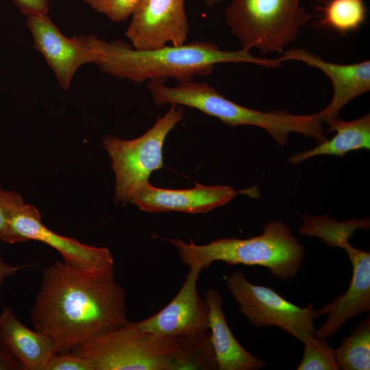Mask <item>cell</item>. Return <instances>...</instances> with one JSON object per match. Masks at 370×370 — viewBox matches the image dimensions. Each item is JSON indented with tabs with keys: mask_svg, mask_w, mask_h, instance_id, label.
I'll return each mask as SVG.
<instances>
[{
	"mask_svg": "<svg viewBox=\"0 0 370 370\" xmlns=\"http://www.w3.org/2000/svg\"><path fill=\"white\" fill-rule=\"evenodd\" d=\"M30 321L52 338L57 354L127 325V293L114 265L83 269L57 261L46 267Z\"/></svg>",
	"mask_w": 370,
	"mask_h": 370,
	"instance_id": "cell-1",
	"label": "cell"
},
{
	"mask_svg": "<svg viewBox=\"0 0 370 370\" xmlns=\"http://www.w3.org/2000/svg\"><path fill=\"white\" fill-rule=\"evenodd\" d=\"M86 36L94 53L93 64L101 72L134 83L170 78L177 82L190 81L210 75L219 64L248 63L267 69L282 65L278 58L257 57L242 48L223 50L210 41L138 49L121 40L107 41L95 34Z\"/></svg>",
	"mask_w": 370,
	"mask_h": 370,
	"instance_id": "cell-2",
	"label": "cell"
},
{
	"mask_svg": "<svg viewBox=\"0 0 370 370\" xmlns=\"http://www.w3.org/2000/svg\"><path fill=\"white\" fill-rule=\"evenodd\" d=\"M72 352L93 370L217 369L210 333L170 336L140 330L135 322L93 337Z\"/></svg>",
	"mask_w": 370,
	"mask_h": 370,
	"instance_id": "cell-3",
	"label": "cell"
},
{
	"mask_svg": "<svg viewBox=\"0 0 370 370\" xmlns=\"http://www.w3.org/2000/svg\"><path fill=\"white\" fill-rule=\"evenodd\" d=\"M147 88L158 106H187L229 126L258 127L282 146L287 143L291 133L306 136L319 143L328 139L319 112L301 115L284 110L263 112L249 108L228 99L209 84L193 80L177 82L175 86H169L163 81L150 80Z\"/></svg>",
	"mask_w": 370,
	"mask_h": 370,
	"instance_id": "cell-4",
	"label": "cell"
},
{
	"mask_svg": "<svg viewBox=\"0 0 370 370\" xmlns=\"http://www.w3.org/2000/svg\"><path fill=\"white\" fill-rule=\"evenodd\" d=\"M176 249L181 262L201 271L214 262L229 264L259 265L282 280L294 277L300 269L305 251L302 245L284 223L264 224L263 232L249 238H219L205 245L191 240H168Z\"/></svg>",
	"mask_w": 370,
	"mask_h": 370,
	"instance_id": "cell-5",
	"label": "cell"
},
{
	"mask_svg": "<svg viewBox=\"0 0 370 370\" xmlns=\"http://www.w3.org/2000/svg\"><path fill=\"white\" fill-rule=\"evenodd\" d=\"M301 0H231L225 18L241 48L282 53L312 18Z\"/></svg>",
	"mask_w": 370,
	"mask_h": 370,
	"instance_id": "cell-6",
	"label": "cell"
},
{
	"mask_svg": "<svg viewBox=\"0 0 370 370\" xmlns=\"http://www.w3.org/2000/svg\"><path fill=\"white\" fill-rule=\"evenodd\" d=\"M183 118V108L172 105L148 131L136 138L124 140L108 136L103 139L114 173V199L116 204L130 203L138 190L149 182L152 172L162 168L164 140Z\"/></svg>",
	"mask_w": 370,
	"mask_h": 370,
	"instance_id": "cell-7",
	"label": "cell"
},
{
	"mask_svg": "<svg viewBox=\"0 0 370 370\" xmlns=\"http://www.w3.org/2000/svg\"><path fill=\"white\" fill-rule=\"evenodd\" d=\"M226 284L240 311L251 324L279 327L300 341L306 334H314V321L319 315L312 304L299 307L269 287L251 283L239 271L232 273L226 279Z\"/></svg>",
	"mask_w": 370,
	"mask_h": 370,
	"instance_id": "cell-8",
	"label": "cell"
},
{
	"mask_svg": "<svg viewBox=\"0 0 370 370\" xmlns=\"http://www.w3.org/2000/svg\"><path fill=\"white\" fill-rule=\"evenodd\" d=\"M130 18L125 35L135 49L186 42L189 24L185 0H140Z\"/></svg>",
	"mask_w": 370,
	"mask_h": 370,
	"instance_id": "cell-9",
	"label": "cell"
},
{
	"mask_svg": "<svg viewBox=\"0 0 370 370\" xmlns=\"http://www.w3.org/2000/svg\"><path fill=\"white\" fill-rule=\"evenodd\" d=\"M10 223L18 243L36 241L56 249L67 264L83 269L114 265V258L107 247L88 245L60 235L42 221L39 210L23 201L12 211Z\"/></svg>",
	"mask_w": 370,
	"mask_h": 370,
	"instance_id": "cell-10",
	"label": "cell"
},
{
	"mask_svg": "<svg viewBox=\"0 0 370 370\" xmlns=\"http://www.w3.org/2000/svg\"><path fill=\"white\" fill-rule=\"evenodd\" d=\"M201 270L189 267L181 288L172 300L155 314L138 322L142 331L158 335L197 337L209 330L208 307L197 291Z\"/></svg>",
	"mask_w": 370,
	"mask_h": 370,
	"instance_id": "cell-11",
	"label": "cell"
},
{
	"mask_svg": "<svg viewBox=\"0 0 370 370\" xmlns=\"http://www.w3.org/2000/svg\"><path fill=\"white\" fill-rule=\"evenodd\" d=\"M26 24L34 49L42 56L65 90L81 66L93 64L94 53L86 35L66 36L47 14L27 16Z\"/></svg>",
	"mask_w": 370,
	"mask_h": 370,
	"instance_id": "cell-12",
	"label": "cell"
},
{
	"mask_svg": "<svg viewBox=\"0 0 370 370\" xmlns=\"http://www.w3.org/2000/svg\"><path fill=\"white\" fill-rule=\"evenodd\" d=\"M280 61L294 60L319 69L330 79L333 95L329 104L319 112L323 121L338 117L341 110L349 102L370 90V61L338 64L327 61L303 48L285 49Z\"/></svg>",
	"mask_w": 370,
	"mask_h": 370,
	"instance_id": "cell-13",
	"label": "cell"
},
{
	"mask_svg": "<svg viewBox=\"0 0 370 370\" xmlns=\"http://www.w3.org/2000/svg\"><path fill=\"white\" fill-rule=\"evenodd\" d=\"M239 193L230 186L196 183L192 188L166 189L147 182L138 190L130 203L147 212L206 213L227 204Z\"/></svg>",
	"mask_w": 370,
	"mask_h": 370,
	"instance_id": "cell-14",
	"label": "cell"
},
{
	"mask_svg": "<svg viewBox=\"0 0 370 370\" xmlns=\"http://www.w3.org/2000/svg\"><path fill=\"white\" fill-rule=\"evenodd\" d=\"M0 343L19 362L23 370H46L57 354L51 338L27 328L5 306L0 312Z\"/></svg>",
	"mask_w": 370,
	"mask_h": 370,
	"instance_id": "cell-15",
	"label": "cell"
},
{
	"mask_svg": "<svg viewBox=\"0 0 370 370\" xmlns=\"http://www.w3.org/2000/svg\"><path fill=\"white\" fill-rule=\"evenodd\" d=\"M209 312V329L219 370H257L265 362L246 350L236 340L222 309V297L210 288L204 293Z\"/></svg>",
	"mask_w": 370,
	"mask_h": 370,
	"instance_id": "cell-16",
	"label": "cell"
},
{
	"mask_svg": "<svg viewBox=\"0 0 370 370\" xmlns=\"http://www.w3.org/2000/svg\"><path fill=\"white\" fill-rule=\"evenodd\" d=\"M327 132H335L331 139L319 143L317 147L289 157L286 161L297 164L310 158L321 155L344 157L351 151L370 149V114L349 121L337 117L326 122Z\"/></svg>",
	"mask_w": 370,
	"mask_h": 370,
	"instance_id": "cell-17",
	"label": "cell"
},
{
	"mask_svg": "<svg viewBox=\"0 0 370 370\" xmlns=\"http://www.w3.org/2000/svg\"><path fill=\"white\" fill-rule=\"evenodd\" d=\"M319 8L317 25L346 36L357 31L366 21L363 0H327Z\"/></svg>",
	"mask_w": 370,
	"mask_h": 370,
	"instance_id": "cell-18",
	"label": "cell"
},
{
	"mask_svg": "<svg viewBox=\"0 0 370 370\" xmlns=\"http://www.w3.org/2000/svg\"><path fill=\"white\" fill-rule=\"evenodd\" d=\"M303 223L299 232L305 236L320 238L328 247H339L349 240L358 229L369 230V219H354L338 221L327 214L319 217L302 214Z\"/></svg>",
	"mask_w": 370,
	"mask_h": 370,
	"instance_id": "cell-19",
	"label": "cell"
},
{
	"mask_svg": "<svg viewBox=\"0 0 370 370\" xmlns=\"http://www.w3.org/2000/svg\"><path fill=\"white\" fill-rule=\"evenodd\" d=\"M334 354L339 369L369 370L370 319L362 320L344 338Z\"/></svg>",
	"mask_w": 370,
	"mask_h": 370,
	"instance_id": "cell-20",
	"label": "cell"
},
{
	"mask_svg": "<svg viewBox=\"0 0 370 370\" xmlns=\"http://www.w3.org/2000/svg\"><path fill=\"white\" fill-rule=\"evenodd\" d=\"M301 342L304 344V353L297 370L339 369L334 349L328 344L326 339L317 338L313 335L306 334Z\"/></svg>",
	"mask_w": 370,
	"mask_h": 370,
	"instance_id": "cell-21",
	"label": "cell"
},
{
	"mask_svg": "<svg viewBox=\"0 0 370 370\" xmlns=\"http://www.w3.org/2000/svg\"><path fill=\"white\" fill-rule=\"evenodd\" d=\"M95 11L113 22L128 19L140 0H82Z\"/></svg>",
	"mask_w": 370,
	"mask_h": 370,
	"instance_id": "cell-22",
	"label": "cell"
},
{
	"mask_svg": "<svg viewBox=\"0 0 370 370\" xmlns=\"http://www.w3.org/2000/svg\"><path fill=\"white\" fill-rule=\"evenodd\" d=\"M22 196L16 192L3 189L0 186V240L9 244L17 243L10 223L12 211L23 203Z\"/></svg>",
	"mask_w": 370,
	"mask_h": 370,
	"instance_id": "cell-23",
	"label": "cell"
},
{
	"mask_svg": "<svg viewBox=\"0 0 370 370\" xmlns=\"http://www.w3.org/2000/svg\"><path fill=\"white\" fill-rule=\"evenodd\" d=\"M46 370H93L84 358L71 352L56 354L49 361Z\"/></svg>",
	"mask_w": 370,
	"mask_h": 370,
	"instance_id": "cell-24",
	"label": "cell"
},
{
	"mask_svg": "<svg viewBox=\"0 0 370 370\" xmlns=\"http://www.w3.org/2000/svg\"><path fill=\"white\" fill-rule=\"evenodd\" d=\"M18 9L26 16L46 14L49 9V0H12Z\"/></svg>",
	"mask_w": 370,
	"mask_h": 370,
	"instance_id": "cell-25",
	"label": "cell"
},
{
	"mask_svg": "<svg viewBox=\"0 0 370 370\" xmlns=\"http://www.w3.org/2000/svg\"><path fill=\"white\" fill-rule=\"evenodd\" d=\"M0 370H23L19 362L1 343Z\"/></svg>",
	"mask_w": 370,
	"mask_h": 370,
	"instance_id": "cell-26",
	"label": "cell"
},
{
	"mask_svg": "<svg viewBox=\"0 0 370 370\" xmlns=\"http://www.w3.org/2000/svg\"><path fill=\"white\" fill-rule=\"evenodd\" d=\"M24 267H25L24 265L16 266L10 264L5 262L0 256V287L8 277L14 275L21 269Z\"/></svg>",
	"mask_w": 370,
	"mask_h": 370,
	"instance_id": "cell-27",
	"label": "cell"
},
{
	"mask_svg": "<svg viewBox=\"0 0 370 370\" xmlns=\"http://www.w3.org/2000/svg\"><path fill=\"white\" fill-rule=\"evenodd\" d=\"M223 1L225 0H204V2L207 5L212 6L218 3H220Z\"/></svg>",
	"mask_w": 370,
	"mask_h": 370,
	"instance_id": "cell-28",
	"label": "cell"
},
{
	"mask_svg": "<svg viewBox=\"0 0 370 370\" xmlns=\"http://www.w3.org/2000/svg\"><path fill=\"white\" fill-rule=\"evenodd\" d=\"M313 1H319V2L323 3V2L326 1L327 0H313Z\"/></svg>",
	"mask_w": 370,
	"mask_h": 370,
	"instance_id": "cell-29",
	"label": "cell"
}]
</instances>
